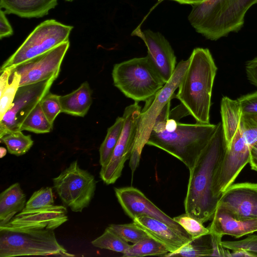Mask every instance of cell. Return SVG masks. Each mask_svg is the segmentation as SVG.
I'll return each instance as SVG.
<instances>
[{
    "label": "cell",
    "mask_w": 257,
    "mask_h": 257,
    "mask_svg": "<svg viewBox=\"0 0 257 257\" xmlns=\"http://www.w3.org/2000/svg\"><path fill=\"white\" fill-rule=\"evenodd\" d=\"M189 64V58L186 60H181L163 88L154 97L146 101L140 115L136 142L130 159L129 166L132 175H134L139 165L143 149L146 145L157 117L173 98L175 90L181 84Z\"/></svg>",
    "instance_id": "obj_7"
},
{
    "label": "cell",
    "mask_w": 257,
    "mask_h": 257,
    "mask_svg": "<svg viewBox=\"0 0 257 257\" xmlns=\"http://www.w3.org/2000/svg\"><path fill=\"white\" fill-rule=\"evenodd\" d=\"M72 29V26L63 24L53 19L43 22L4 63L1 73L8 68L14 69L18 65L69 41Z\"/></svg>",
    "instance_id": "obj_8"
},
{
    "label": "cell",
    "mask_w": 257,
    "mask_h": 257,
    "mask_svg": "<svg viewBox=\"0 0 257 257\" xmlns=\"http://www.w3.org/2000/svg\"><path fill=\"white\" fill-rule=\"evenodd\" d=\"M141 106L138 102L126 106L122 117L124 124L122 132L108 162L99 173L101 180L107 185L114 183L121 175L124 163L130 159L138 133Z\"/></svg>",
    "instance_id": "obj_10"
},
{
    "label": "cell",
    "mask_w": 257,
    "mask_h": 257,
    "mask_svg": "<svg viewBox=\"0 0 257 257\" xmlns=\"http://www.w3.org/2000/svg\"><path fill=\"white\" fill-rule=\"evenodd\" d=\"M240 129L245 140L250 147L257 141V114L242 115Z\"/></svg>",
    "instance_id": "obj_35"
},
{
    "label": "cell",
    "mask_w": 257,
    "mask_h": 257,
    "mask_svg": "<svg viewBox=\"0 0 257 257\" xmlns=\"http://www.w3.org/2000/svg\"><path fill=\"white\" fill-rule=\"evenodd\" d=\"M69 41L15 67L13 71L21 76L20 86L36 83L51 77L57 78Z\"/></svg>",
    "instance_id": "obj_14"
},
{
    "label": "cell",
    "mask_w": 257,
    "mask_h": 257,
    "mask_svg": "<svg viewBox=\"0 0 257 257\" xmlns=\"http://www.w3.org/2000/svg\"><path fill=\"white\" fill-rule=\"evenodd\" d=\"M12 75L11 82L0 96V120L12 105L20 87L21 76L16 71H13Z\"/></svg>",
    "instance_id": "obj_32"
},
{
    "label": "cell",
    "mask_w": 257,
    "mask_h": 257,
    "mask_svg": "<svg viewBox=\"0 0 257 257\" xmlns=\"http://www.w3.org/2000/svg\"><path fill=\"white\" fill-rule=\"evenodd\" d=\"M175 96L197 123H209L213 85L217 68L207 48H196Z\"/></svg>",
    "instance_id": "obj_3"
},
{
    "label": "cell",
    "mask_w": 257,
    "mask_h": 257,
    "mask_svg": "<svg viewBox=\"0 0 257 257\" xmlns=\"http://www.w3.org/2000/svg\"><path fill=\"white\" fill-rule=\"evenodd\" d=\"M171 101L156 118L146 145L161 149L192 169L214 133L217 124L183 123L169 116Z\"/></svg>",
    "instance_id": "obj_2"
},
{
    "label": "cell",
    "mask_w": 257,
    "mask_h": 257,
    "mask_svg": "<svg viewBox=\"0 0 257 257\" xmlns=\"http://www.w3.org/2000/svg\"><path fill=\"white\" fill-rule=\"evenodd\" d=\"M250 147L239 128L216 172L213 192L219 200L224 192L234 182L242 169L250 160Z\"/></svg>",
    "instance_id": "obj_12"
},
{
    "label": "cell",
    "mask_w": 257,
    "mask_h": 257,
    "mask_svg": "<svg viewBox=\"0 0 257 257\" xmlns=\"http://www.w3.org/2000/svg\"><path fill=\"white\" fill-rule=\"evenodd\" d=\"M58 0H0V7L7 14L24 18H41L54 9Z\"/></svg>",
    "instance_id": "obj_20"
},
{
    "label": "cell",
    "mask_w": 257,
    "mask_h": 257,
    "mask_svg": "<svg viewBox=\"0 0 257 257\" xmlns=\"http://www.w3.org/2000/svg\"><path fill=\"white\" fill-rule=\"evenodd\" d=\"M108 227L125 241L133 243L151 237L134 222L127 224H111Z\"/></svg>",
    "instance_id": "obj_30"
},
{
    "label": "cell",
    "mask_w": 257,
    "mask_h": 257,
    "mask_svg": "<svg viewBox=\"0 0 257 257\" xmlns=\"http://www.w3.org/2000/svg\"><path fill=\"white\" fill-rule=\"evenodd\" d=\"M52 129L53 124L47 118L39 102L24 119L20 131L44 134L50 132Z\"/></svg>",
    "instance_id": "obj_27"
},
{
    "label": "cell",
    "mask_w": 257,
    "mask_h": 257,
    "mask_svg": "<svg viewBox=\"0 0 257 257\" xmlns=\"http://www.w3.org/2000/svg\"><path fill=\"white\" fill-rule=\"evenodd\" d=\"M135 35L141 38L148 49L147 55L156 71L166 83L176 68V57L168 41L159 32L150 30H136Z\"/></svg>",
    "instance_id": "obj_16"
},
{
    "label": "cell",
    "mask_w": 257,
    "mask_h": 257,
    "mask_svg": "<svg viewBox=\"0 0 257 257\" xmlns=\"http://www.w3.org/2000/svg\"><path fill=\"white\" fill-rule=\"evenodd\" d=\"M55 77L34 84L20 86L10 108L0 120V138L20 131L24 119L48 92Z\"/></svg>",
    "instance_id": "obj_11"
},
{
    "label": "cell",
    "mask_w": 257,
    "mask_h": 257,
    "mask_svg": "<svg viewBox=\"0 0 257 257\" xmlns=\"http://www.w3.org/2000/svg\"><path fill=\"white\" fill-rule=\"evenodd\" d=\"M250 160H257V141L250 147Z\"/></svg>",
    "instance_id": "obj_43"
},
{
    "label": "cell",
    "mask_w": 257,
    "mask_h": 257,
    "mask_svg": "<svg viewBox=\"0 0 257 257\" xmlns=\"http://www.w3.org/2000/svg\"><path fill=\"white\" fill-rule=\"evenodd\" d=\"M92 90L84 82L75 90L60 96L61 111L73 116L83 117L92 104Z\"/></svg>",
    "instance_id": "obj_21"
},
{
    "label": "cell",
    "mask_w": 257,
    "mask_h": 257,
    "mask_svg": "<svg viewBox=\"0 0 257 257\" xmlns=\"http://www.w3.org/2000/svg\"><path fill=\"white\" fill-rule=\"evenodd\" d=\"M251 169L257 171V160H249V162Z\"/></svg>",
    "instance_id": "obj_44"
},
{
    "label": "cell",
    "mask_w": 257,
    "mask_h": 257,
    "mask_svg": "<svg viewBox=\"0 0 257 257\" xmlns=\"http://www.w3.org/2000/svg\"><path fill=\"white\" fill-rule=\"evenodd\" d=\"M257 0H205L192 6L188 20L196 31L211 41L237 33Z\"/></svg>",
    "instance_id": "obj_4"
},
{
    "label": "cell",
    "mask_w": 257,
    "mask_h": 257,
    "mask_svg": "<svg viewBox=\"0 0 257 257\" xmlns=\"http://www.w3.org/2000/svg\"><path fill=\"white\" fill-rule=\"evenodd\" d=\"M124 118L118 117L113 125L107 129L106 137L99 148V164L104 166L110 159L120 137Z\"/></svg>",
    "instance_id": "obj_25"
},
{
    "label": "cell",
    "mask_w": 257,
    "mask_h": 257,
    "mask_svg": "<svg viewBox=\"0 0 257 257\" xmlns=\"http://www.w3.org/2000/svg\"><path fill=\"white\" fill-rule=\"evenodd\" d=\"M26 197L19 183H16L0 194V225L9 222L25 207Z\"/></svg>",
    "instance_id": "obj_22"
},
{
    "label": "cell",
    "mask_w": 257,
    "mask_h": 257,
    "mask_svg": "<svg viewBox=\"0 0 257 257\" xmlns=\"http://www.w3.org/2000/svg\"><path fill=\"white\" fill-rule=\"evenodd\" d=\"M133 222L151 237L164 244L169 252H174L190 241L185 239L169 225L156 219L142 216Z\"/></svg>",
    "instance_id": "obj_19"
},
{
    "label": "cell",
    "mask_w": 257,
    "mask_h": 257,
    "mask_svg": "<svg viewBox=\"0 0 257 257\" xmlns=\"http://www.w3.org/2000/svg\"><path fill=\"white\" fill-rule=\"evenodd\" d=\"M64 205H55L35 209H25L9 222L2 225L18 228L54 230L68 220Z\"/></svg>",
    "instance_id": "obj_17"
},
{
    "label": "cell",
    "mask_w": 257,
    "mask_h": 257,
    "mask_svg": "<svg viewBox=\"0 0 257 257\" xmlns=\"http://www.w3.org/2000/svg\"><path fill=\"white\" fill-rule=\"evenodd\" d=\"M213 248L210 234L192 239L178 250L164 256H212Z\"/></svg>",
    "instance_id": "obj_24"
},
{
    "label": "cell",
    "mask_w": 257,
    "mask_h": 257,
    "mask_svg": "<svg viewBox=\"0 0 257 257\" xmlns=\"http://www.w3.org/2000/svg\"><path fill=\"white\" fill-rule=\"evenodd\" d=\"M1 157H3L4 156H5L6 154V150L5 149V148H3V147H1Z\"/></svg>",
    "instance_id": "obj_45"
},
{
    "label": "cell",
    "mask_w": 257,
    "mask_h": 257,
    "mask_svg": "<svg viewBox=\"0 0 257 257\" xmlns=\"http://www.w3.org/2000/svg\"><path fill=\"white\" fill-rule=\"evenodd\" d=\"M213 248L212 256H229L230 251L222 244V236L210 233Z\"/></svg>",
    "instance_id": "obj_37"
},
{
    "label": "cell",
    "mask_w": 257,
    "mask_h": 257,
    "mask_svg": "<svg viewBox=\"0 0 257 257\" xmlns=\"http://www.w3.org/2000/svg\"><path fill=\"white\" fill-rule=\"evenodd\" d=\"M245 68L248 80L257 87V56L247 61Z\"/></svg>",
    "instance_id": "obj_38"
},
{
    "label": "cell",
    "mask_w": 257,
    "mask_h": 257,
    "mask_svg": "<svg viewBox=\"0 0 257 257\" xmlns=\"http://www.w3.org/2000/svg\"><path fill=\"white\" fill-rule=\"evenodd\" d=\"M114 85L135 102L147 101L165 84L148 58H134L115 64L112 71Z\"/></svg>",
    "instance_id": "obj_6"
},
{
    "label": "cell",
    "mask_w": 257,
    "mask_h": 257,
    "mask_svg": "<svg viewBox=\"0 0 257 257\" xmlns=\"http://www.w3.org/2000/svg\"><path fill=\"white\" fill-rule=\"evenodd\" d=\"M42 109L49 121L53 124L61 111L60 95L48 92L40 101Z\"/></svg>",
    "instance_id": "obj_34"
},
{
    "label": "cell",
    "mask_w": 257,
    "mask_h": 257,
    "mask_svg": "<svg viewBox=\"0 0 257 257\" xmlns=\"http://www.w3.org/2000/svg\"><path fill=\"white\" fill-rule=\"evenodd\" d=\"M242 115L257 114V91L243 95L237 99Z\"/></svg>",
    "instance_id": "obj_36"
},
{
    "label": "cell",
    "mask_w": 257,
    "mask_h": 257,
    "mask_svg": "<svg viewBox=\"0 0 257 257\" xmlns=\"http://www.w3.org/2000/svg\"><path fill=\"white\" fill-rule=\"evenodd\" d=\"M92 244L101 249H106L114 251L125 253L130 245L108 227L99 237L91 242Z\"/></svg>",
    "instance_id": "obj_29"
},
{
    "label": "cell",
    "mask_w": 257,
    "mask_h": 257,
    "mask_svg": "<svg viewBox=\"0 0 257 257\" xmlns=\"http://www.w3.org/2000/svg\"><path fill=\"white\" fill-rule=\"evenodd\" d=\"M0 139L6 145L9 153L17 156L26 154L34 143L30 135H25L20 131L9 133Z\"/></svg>",
    "instance_id": "obj_28"
},
{
    "label": "cell",
    "mask_w": 257,
    "mask_h": 257,
    "mask_svg": "<svg viewBox=\"0 0 257 257\" xmlns=\"http://www.w3.org/2000/svg\"><path fill=\"white\" fill-rule=\"evenodd\" d=\"M212 220L208 227L210 233L222 236L229 235L238 238L257 231V218L237 219L220 207L216 208Z\"/></svg>",
    "instance_id": "obj_18"
},
{
    "label": "cell",
    "mask_w": 257,
    "mask_h": 257,
    "mask_svg": "<svg viewBox=\"0 0 257 257\" xmlns=\"http://www.w3.org/2000/svg\"><path fill=\"white\" fill-rule=\"evenodd\" d=\"M4 11L0 12V38L10 37L13 34V28L6 16Z\"/></svg>",
    "instance_id": "obj_39"
},
{
    "label": "cell",
    "mask_w": 257,
    "mask_h": 257,
    "mask_svg": "<svg viewBox=\"0 0 257 257\" xmlns=\"http://www.w3.org/2000/svg\"><path fill=\"white\" fill-rule=\"evenodd\" d=\"M114 192L123 211L132 220L142 216L152 217L164 222L187 240L192 239L181 225L160 210L138 189L133 187L114 188Z\"/></svg>",
    "instance_id": "obj_13"
},
{
    "label": "cell",
    "mask_w": 257,
    "mask_h": 257,
    "mask_svg": "<svg viewBox=\"0 0 257 257\" xmlns=\"http://www.w3.org/2000/svg\"><path fill=\"white\" fill-rule=\"evenodd\" d=\"M227 149L221 122L197 158L190 175L184 200L185 213L202 223L211 220L219 200L213 192L217 169Z\"/></svg>",
    "instance_id": "obj_1"
},
{
    "label": "cell",
    "mask_w": 257,
    "mask_h": 257,
    "mask_svg": "<svg viewBox=\"0 0 257 257\" xmlns=\"http://www.w3.org/2000/svg\"><path fill=\"white\" fill-rule=\"evenodd\" d=\"M229 256L256 257L254 253L241 248L232 250V252H230Z\"/></svg>",
    "instance_id": "obj_41"
},
{
    "label": "cell",
    "mask_w": 257,
    "mask_h": 257,
    "mask_svg": "<svg viewBox=\"0 0 257 257\" xmlns=\"http://www.w3.org/2000/svg\"><path fill=\"white\" fill-rule=\"evenodd\" d=\"M13 68H8L3 71L0 77V96L3 94L4 90L9 83V80L11 76Z\"/></svg>",
    "instance_id": "obj_40"
},
{
    "label": "cell",
    "mask_w": 257,
    "mask_h": 257,
    "mask_svg": "<svg viewBox=\"0 0 257 257\" xmlns=\"http://www.w3.org/2000/svg\"><path fill=\"white\" fill-rule=\"evenodd\" d=\"M53 187L63 204L74 212H81L93 198L97 181L88 171L72 162L60 175L53 179Z\"/></svg>",
    "instance_id": "obj_9"
},
{
    "label": "cell",
    "mask_w": 257,
    "mask_h": 257,
    "mask_svg": "<svg viewBox=\"0 0 257 257\" xmlns=\"http://www.w3.org/2000/svg\"><path fill=\"white\" fill-rule=\"evenodd\" d=\"M173 218L183 227L192 239L210 234L209 229L205 227L203 223L186 213Z\"/></svg>",
    "instance_id": "obj_31"
},
{
    "label": "cell",
    "mask_w": 257,
    "mask_h": 257,
    "mask_svg": "<svg viewBox=\"0 0 257 257\" xmlns=\"http://www.w3.org/2000/svg\"><path fill=\"white\" fill-rule=\"evenodd\" d=\"M65 1H67V2H72L74 0H65Z\"/></svg>",
    "instance_id": "obj_46"
},
{
    "label": "cell",
    "mask_w": 257,
    "mask_h": 257,
    "mask_svg": "<svg viewBox=\"0 0 257 257\" xmlns=\"http://www.w3.org/2000/svg\"><path fill=\"white\" fill-rule=\"evenodd\" d=\"M220 112L222 128L228 148L240 126L242 115L240 104L237 99L224 96L221 101Z\"/></svg>",
    "instance_id": "obj_23"
},
{
    "label": "cell",
    "mask_w": 257,
    "mask_h": 257,
    "mask_svg": "<svg viewBox=\"0 0 257 257\" xmlns=\"http://www.w3.org/2000/svg\"><path fill=\"white\" fill-rule=\"evenodd\" d=\"M54 200L51 187H43L33 193L26 202L25 209H35L51 206Z\"/></svg>",
    "instance_id": "obj_33"
},
{
    "label": "cell",
    "mask_w": 257,
    "mask_h": 257,
    "mask_svg": "<svg viewBox=\"0 0 257 257\" xmlns=\"http://www.w3.org/2000/svg\"><path fill=\"white\" fill-rule=\"evenodd\" d=\"M217 207L224 209L237 219L257 218V183L232 184L222 194Z\"/></svg>",
    "instance_id": "obj_15"
},
{
    "label": "cell",
    "mask_w": 257,
    "mask_h": 257,
    "mask_svg": "<svg viewBox=\"0 0 257 257\" xmlns=\"http://www.w3.org/2000/svg\"><path fill=\"white\" fill-rule=\"evenodd\" d=\"M23 255L75 256L57 241L54 230L0 225V257Z\"/></svg>",
    "instance_id": "obj_5"
},
{
    "label": "cell",
    "mask_w": 257,
    "mask_h": 257,
    "mask_svg": "<svg viewBox=\"0 0 257 257\" xmlns=\"http://www.w3.org/2000/svg\"><path fill=\"white\" fill-rule=\"evenodd\" d=\"M169 252L168 249L164 244L150 237L131 245L122 256H165Z\"/></svg>",
    "instance_id": "obj_26"
},
{
    "label": "cell",
    "mask_w": 257,
    "mask_h": 257,
    "mask_svg": "<svg viewBox=\"0 0 257 257\" xmlns=\"http://www.w3.org/2000/svg\"><path fill=\"white\" fill-rule=\"evenodd\" d=\"M180 4H185V5H190L192 6H194L196 5L200 4L203 2L205 0H172Z\"/></svg>",
    "instance_id": "obj_42"
}]
</instances>
